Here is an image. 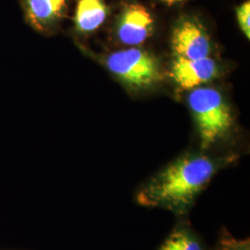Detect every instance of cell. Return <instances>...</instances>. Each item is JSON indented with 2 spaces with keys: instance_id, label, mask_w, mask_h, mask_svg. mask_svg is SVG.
<instances>
[{
  "instance_id": "cell-5",
  "label": "cell",
  "mask_w": 250,
  "mask_h": 250,
  "mask_svg": "<svg viewBox=\"0 0 250 250\" xmlns=\"http://www.w3.org/2000/svg\"><path fill=\"white\" fill-rule=\"evenodd\" d=\"M170 72L171 77L181 88L194 89L213 80L218 74V67L209 57L198 60L175 57Z\"/></svg>"
},
{
  "instance_id": "cell-10",
  "label": "cell",
  "mask_w": 250,
  "mask_h": 250,
  "mask_svg": "<svg viewBox=\"0 0 250 250\" xmlns=\"http://www.w3.org/2000/svg\"><path fill=\"white\" fill-rule=\"evenodd\" d=\"M210 250H250V238H236L223 226L218 233L214 247Z\"/></svg>"
},
{
  "instance_id": "cell-12",
  "label": "cell",
  "mask_w": 250,
  "mask_h": 250,
  "mask_svg": "<svg viewBox=\"0 0 250 250\" xmlns=\"http://www.w3.org/2000/svg\"><path fill=\"white\" fill-rule=\"evenodd\" d=\"M162 2L168 4V5H174V4H177V3H182V2H185L187 0H161Z\"/></svg>"
},
{
  "instance_id": "cell-2",
  "label": "cell",
  "mask_w": 250,
  "mask_h": 250,
  "mask_svg": "<svg viewBox=\"0 0 250 250\" xmlns=\"http://www.w3.org/2000/svg\"><path fill=\"white\" fill-rule=\"evenodd\" d=\"M188 103L197 123L201 151L207 152L228 139L232 131V114L218 90L194 88L189 94Z\"/></svg>"
},
{
  "instance_id": "cell-8",
  "label": "cell",
  "mask_w": 250,
  "mask_h": 250,
  "mask_svg": "<svg viewBox=\"0 0 250 250\" xmlns=\"http://www.w3.org/2000/svg\"><path fill=\"white\" fill-rule=\"evenodd\" d=\"M157 250H210L203 236L190 223L189 218H179L170 233Z\"/></svg>"
},
{
  "instance_id": "cell-3",
  "label": "cell",
  "mask_w": 250,
  "mask_h": 250,
  "mask_svg": "<svg viewBox=\"0 0 250 250\" xmlns=\"http://www.w3.org/2000/svg\"><path fill=\"white\" fill-rule=\"evenodd\" d=\"M110 72L133 88L150 86L161 80L159 62L145 50L130 48L112 53L107 60Z\"/></svg>"
},
{
  "instance_id": "cell-9",
  "label": "cell",
  "mask_w": 250,
  "mask_h": 250,
  "mask_svg": "<svg viewBox=\"0 0 250 250\" xmlns=\"http://www.w3.org/2000/svg\"><path fill=\"white\" fill-rule=\"evenodd\" d=\"M107 9L103 0H78L74 23L76 29L83 34L96 31L107 18Z\"/></svg>"
},
{
  "instance_id": "cell-6",
  "label": "cell",
  "mask_w": 250,
  "mask_h": 250,
  "mask_svg": "<svg viewBox=\"0 0 250 250\" xmlns=\"http://www.w3.org/2000/svg\"><path fill=\"white\" fill-rule=\"evenodd\" d=\"M154 20L148 10L141 5L133 4L123 12L117 34L125 45H140L151 35Z\"/></svg>"
},
{
  "instance_id": "cell-11",
  "label": "cell",
  "mask_w": 250,
  "mask_h": 250,
  "mask_svg": "<svg viewBox=\"0 0 250 250\" xmlns=\"http://www.w3.org/2000/svg\"><path fill=\"white\" fill-rule=\"evenodd\" d=\"M236 18L238 24L241 28L245 36L250 39V1H247L243 3L241 6H239L236 9Z\"/></svg>"
},
{
  "instance_id": "cell-4",
  "label": "cell",
  "mask_w": 250,
  "mask_h": 250,
  "mask_svg": "<svg viewBox=\"0 0 250 250\" xmlns=\"http://www.w3.org/2000/svg\"><path fill=\"white\" fill-rule=\"evenodd\" d=\"M172 49L175 57L198 60L208 57L211 45L204 27L197 20L184 19L173 30Z\"/></svg>"
},
{
  "instance_id": "cell-1",
  "label": "cell",
  "mask_w": 250,
  "mask_h": 250,
  "mask_svg": "<svg viewBox=\"0 0 250 250\" xmlns=\"http://www.w3.org/2000/svg\"><path fill=\"white\" fill-rule=\"evenodd\" d=\"M232 160L201 150L187 153L138 188L134 201L141 207L165 209L176 219L188 218L215 174Z\"/></svg>"
},
{
  "instance_id": "cell-7",
  "label": "cell",
  "mask_w": 250,
  "mask_h": 250,
  "mask_svg": "<svg viewBox=\"0 0 250 250\" xmlns=\"http://www.w3.org/2000/svg\"><path fill=\"white\" fill-rule=\"evenodd\" d=\"M21 5L30 24L45 30L62 18L67 0H21Z\"/></svg>"
}]
</instances>
